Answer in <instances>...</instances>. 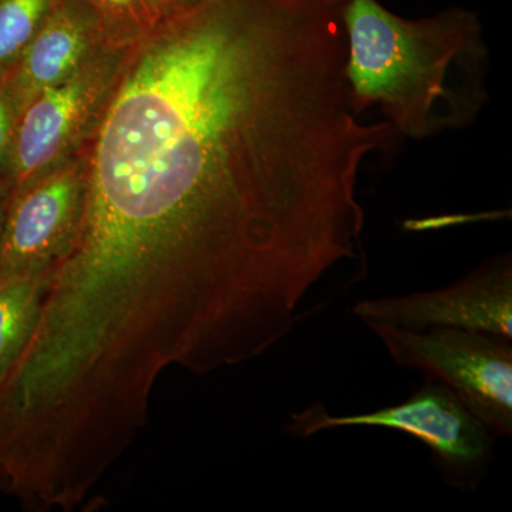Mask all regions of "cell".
I'll use <instances>...</instances> for the list:
<instances>
[{
  "label": "cell",
  "instance_id": "6da1fadb",
  "mask_svg": "<svg viewBox=\"0 0 512 512\" xmlns=\"http://www.w3.org/2000/svg\"><path fill=\"white\" fill-rule=\"evenodd\" d=\"M346 79L357 111L379 106L414 140L460 128L484 104L487 49L474 13L403 19L377 0H343Z\"/></svg>",
  "mask_w": 512,
  "mask_h": 512
},
{
  "label": "cell",
  "instance_id": "7a4b0ae2",
  "mask_svg": "<svg viewBox=\"0 0 512 512\" xmlns=\"http://www.w3.org/2000/svg\"><path fill=\"white\" fill-rule=\"evenodd\" d=\"M367 326L396 365L444 384L491 433L511 436V340L466 329Z\"/></svg>",
  "mask_w": 512,
  "mask_h": 512
},
{
  "label": "cell",
  "instance_id": "3957f363",
  "mask_svg": "<svg viewBox=\"0 0 512 512\" xmlns=\"http://www.w3.org/2000/svg\"><path fill=\"white\" fill-rule=\"evenodd\" d=\"M288 433L309 439L320 431L339 427H384L403 431L433 451L448 476L470 480L490 463L491 431L436 380H427L407 402L376 412L332 416L325 404L316 403L293 413Z\"/></svg>",
  "mask_w": 512,
  "mask_h": 512
},
{
  "label": "cell",
  "instance_id": "277c9868",
  "mask_svg": "<svg viewBox=\"0 0 512 512\" xmlns=\"http://www.w3.org/2000/svg\"><path fill=\"white\" fill-rule=\"evenodd\" d=\"M352 312L365 325L466 329L512 340L511 256L490 259L446 288L367 299Z\"/></svg>",
  "mask_w": 512,
  "mask_h": 512
},
{
  "label": "cell",
  "instance_id": "5b68a950",
  "mask_svg": "<svg viewBox=\"0 0 512 512\" xmlns=\"http://www.w3.org/2000/svg\"><path fill=\"white\" fill-rule=\"evenodd\" d=\"M107 59L89 60L82 69L47 87L19 114L5 161L12 191L55 170L83 133L111 82Z\"/></svg>",
  "mask_w": 512,
  "mask_h": 512
},
{
  "label": "cell",
  "instance_id": "8992f818",
  "mask_svg": "<svg viewBox=\"0 0 512 512\" xmlns=\"http://www.w3.org/2000/svg\"><path fill=\"white\" fill-rule=\"evenodd\" d=\"M86 200V173L57 167L12 191L0 231V272L50 271L72 247Z\"/></svg>",
  "mask_w": 512,
  "mask_h": 512
},
{
  "label": "cell",
  "instance_id": "52a82bcc",
  "mask_svg": "<svg viewBox=\"0 0 512 512\" xmlns=\"http://www.w3.org/2000/svg\"><path fill=\"white\" fill-rule=\"evenodd\" d=\"M104 28L89 0H59L6 77L18 117L37 94L63 82L92 59L93 46Z\"/></svg>",
  "mask_w": 512,
  "mask_h": 512
},
{
  "label": "cell",
  "instance_id": "ba28073f",
  "mask_svg": "<svg viewBox=\"0 0 512 512\" xmlns=\"http://www.w3.org/2000/svg\"><path fill=\"white\" fill-rule=\"evenodd\" d=\"M50 272H0V382L35 332Z\"/></svg>",
  "mask_w": 512,
  "mask_h": 512
},
{
  "label": "cell",
  "instance_id": "9c48e42d",
  "mask_svg": "<svg viewBox=\"0 0 512 512\" xmlns=\"http://www.w3.org/2000/svg\"><path fill=\"white\" fill-rule=\"evenodd\" d=\"M59 0H0V79L12 72Z\"/></svg>",
  "mask_w": 512,
  "mask_h": 512
},
{
  "label": "cell",
  "instance_id": "30bf717a",
  "mask_svg": "<svg viewBox=\"0 0 512 512\" xmlns=\"http://www.w3.org/2000/svg\"><path fill=\"white\" fill-rule=\"evenodd\" d=\"M99 12L104 25L141 30L150 28L164 9L160 0H89Z\"/></svg>",
  "mask_w": 512,
  "mask_h": 512
},
{
  "label": "cell",
  "instance_id": "8fae6325",
  "mask_svg": "<svg viewBox=\"0 0 512 512\" xmlns=\"http://www.w3.org/2000/svg\"><path fill=\"white\" fill-rule=\"evenodd\" d=\"M5 80L0 79V163L5 161L16 120H18V114L6 90Z\"/></svg>",
  "mask_w": 512,
  "mask_h": 512
},
{
  "label": "cell",
  "instance_id": "7c38bea8",
  "mask_svg": "<svg viewBox=\"0 0 512 512\" xmlns=\"http://www.w3.org/2000/svg\"><path fill=\"white\" fill-rule=\"evenodd\" d=\"M12 188L0 185V231H2L3 220H5L6 208H8Z\"/></svg>",
  "mask_w": 512,
  "mask_h": 512
},
{
  "label": "cell",
  "instance_id": "4fadbf2b",
  "mask_svg": "<svg viewBox=\"0 0 512 512\" xmlns=\"http://www.w3.org/2000/svg\"><path fill=\"white\" fill-rule=\"evenodd\" d=\"M161 5L165 12H177V10L190 6L191 3L197 2V0H160Z\"/></svg>",
  "mask_w": 512,
  "mask_h": 512
}]
</instances>
